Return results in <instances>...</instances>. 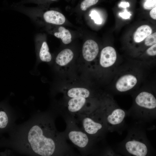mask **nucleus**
I'll return each mask as SVG.
<instances>
[{"mask_svg":"<svg viewBox=\"0 0 156 156\" xmlns=\"http://www.w3.org/2000/svg\"><path fill=\"white\" fill-rule=\"evenodd\" d=\"M118 151L125 156H155L150 146L143 139L136 136L128 139Z\"/></svg>","mask_w":156,"mask_h":156,"instance_id":"2","label":"nucleus"},{"mask_svg":"<svg viewBox=\"0 0 156 156\" xmlns=\"http://www.w3.org/2000/svg\"><path fill=\"white\" fill-rule=\"evenodd\" d=\"M116 53L113 47L108 46L104 48L101 51L100 63L104 68H107L112 66L116 59Z\"/></svg>","mask_w":156,"mask_h":156,"instance_id":"7","label":"nucleus"},{"mask_svg":"<svg viewBox=\"0 0 156 156\" xmlns=\"http://www.w3.org/2000/svg\"><path fill=\"white\" fill-rule=\"evenodd\" d=\"M125 115V112L123 109L116 108L107 115L105 120L109 128H114L122 124Z\"/></svg>","mask_w":156,"mask_h":156,"instance_id":"5","label":"nucleus"},{"mask_svg":"<svg viewBox=\"0 0 156 156\" xmlns=\"http://www.w3.org/2000/svg\"><path fill=\"white\" fill-rule=\"evenodd\" d=\"M147 53L150 56H155L156 55V44L152 46L147 50Z\"/></svg>","mask_w":156,"mask_h":156,"instance_id":"22","label":"nucleus"},{"mask_svg":"<svg viewBox=\"0 0 156 156\" xmlns=\"http://www.w3.org/2000/svg\"><path fill=\"white\" fill-rule=\"evenodd\" d=\"M55 36L61 39L63 42L65 44L70 43L71 41V35L69 31L62 26L58 28V32L54 33Z\"/></svg>","mask_w":156,"mask_h":156,"instance_id":"16","label":"nucleus"},{"mask_svg":"<svg viewBox=\"0 0 156 156\" xmlns=\"http://www.w3.org/2000/svg\"><path fill=\"white\" fill-rule=\"evenodd\" d=\"M98 1L97 0H84L81 4L80 8L83 11H85L88 8L96 4Z\"/></svg>","mask_w":156,"mask_h":156,"instance_id":"18","label":"nucleus"},{"mask_svg":"<svg viewBox=\"0 0 156 156\" xmlns=\"http://www.w3.org/2000/svg\"><path fill=\"white\" fill-rule=\"evenodd\" d=\"M43 18L48 23L57 25H61L65 21V18L61 13L53 10L47 11L44 13Z\"/></svg>","mask_w":156,"mask_h":156,"instance_id":"11","label":"nucleus"},{"mask_svg":"<svg viewBox=\"0 0 156 156\" xmlns=\"http://www.w3.org/2000/svg\"><path fill=\"white\" fill-rule=\"evenodd\" d=\"M99 51L97 43L92 40L86 41L82 48V54L84 59L87 61L93 60L96 57Z\"/></svg>","mask_w":156,"mask_h":156,"instance_id":"8","label":"nucleus"},{"mask_svg":"<svg viewBox=\"0 0 156 156\" xmlns=\"http://www.w3.org/2000/svg\"><path fill=\"white\" fill-rule=\"evenodd\" d=\"M35 116L15 125L7 138L0 140V145L30 149L41 156H51L54 153L57 136L51 120Z\"/></svg>","mask_w":156,"mask_h":156,"instance_id":"1","label":"nucleus"},{"mask_svg":"<svg viewBox=\"0 0 156 156\" xmlns=\"http://www.w3.org/2000/svg\"><path fill=\"white\" fill-rule=\"evenodd\" d=\"M152 30L148 25H143L139 27L135 32L133 36L134 41L140 42L151 34Z\"/></svg>","mask_w":156,"mask_h":156,"instance_id":"13","label":"nucleus"},{"mask_svg":"<svg viewBox=\"0 0 156 156\" xmlns=\"http://www.w3.org/2000/svg\"><path fill=\"white\" fill-rule=\"evenodd\" d=\"M150 14L152 18L155 20L156 19V7L151 10Z\"/></svg>","mask_w":156,"mask_h":156,"instance_id":"24","label":"nucleus"},{"mask_svg":"<svg viewBox=\"0 0 156 156\" xmlns=\"http://www.w3.org/2000/svg\"><path fill=\"white\" fill-rule=\"evenodd\" d=\"M82 122L84 131L90 135L97 134L103 127V125L100 121L90 117L84 118Z\"/></svg>","mask_w":156,"mask_h":156,"instance_id":"9","label":"nucleus"},{"mask_svg":"<svg viewBox=\"0 0 156 156\" xmlns=\"http://www.w3.org/2000/svg\"><path fill=\"white\" fill-rule=\"evenodd\" d=\"M39 57L43 62H49L52 58L51 55L49 51V48L47 43L44 42L39 52Z\"/></svg>","mask_w":156,"mask_h":156,"instance_id":"17","label":"nucleus"},{"mask_svg":"<svg viewBox=\"0 0 156 156\" xmlns=\"http://www.w3.org/2000/svg\"><path fill=\"white\" fill-rule=\"evenodd\" d=\"M68 96L71 98H83L88 97L90 94L89 91L87 89L82 88H75L68 91Z\"/></svg>","mask_w":156,"mask_h":156,"instance_id":"15","label":"nucleus"},{"mask_svg":"<svg viewBox=\"0 0 156 156\" xmlns=\"http://www.w3.org/2000/svg\"><path fill=\"white\" fill-rule=\"evenodd\" d=\"M156 43V32L151 34L146 38L145 44L147 46H152Z\"/></svg>","mask_w":156,"mask_h":156,"instance_id":"19","label":"nucleus"},{"mask_svg":"<svg viewBox=\"0 0 156 156\" xmlns=\"http://www.w3.org/2000/svg\"><path fill=\"white\" fill-rule=\"evenodd\" d=\"M89 16L91 17V18L94 21L95 23L99 25L101 24L102 19L99 14L96 10L92 11Z\"/></svg>","mask_w":156,"mask_h":156,"instance_id":"20","label":"nucleus"},{"mask_svg":"<svg viewBox=\"0 0 156 156\" xmlns=\"http://www.w3.org/2000/svg\"><path fill=\"white\" fill-rule=\"evenodd\" d=\"M136 104L139 107L148 110H153L156 107V99L151 93L142 92L139 93L135 99Z\"/></svg>","mask_w":156,"mask_h":156,"instance_id":"4","label":"nucleus"},{"mask_svg":"<svg viewBox=\"0 0 156 156\" xmlns=\"http://www.w3.org/2000/svg\"><path fill=\"white\" fill-rule=\"evenodd\" d=\"M156 6V0H146L144 3L143 7L144 9L146 10L152 9Z\"/></svg>","mask_w":156,"mask_h":156,"instance_id":"21","label":"nucleus"},{"mask_svg":"<svg viewBox=\"0 0 156 156\" xmlns=\"http://www.w3.org/2000/svg\"><path fill=\"white\" fill-rule=\"evenodd\" d=\"M119 15L123 19H127L130 18L131 14L125 9L123 12L119 13Z\"/></svg>","mask_w":156,"mask_h":156,"instance_id":"23","label":"nucleus"},{"mask_svg":"<svg viewBox=\"0 0 156 156\" xmlns=\"http://www.w3.org/2000/svg\"><path fill=\"white\" fill-rule=\"evenodd\" d=\"M118 6L120 7L126 8L127 7H129V4L128 2H121L119 4Z\"/></svg>","mask_w":156,"mask_h":156,"instance_id":"25","label":"nucleus"},{"mask_svg":"<svg viewBox=\"0 0 156 156\" xmlns=\"http://www.w3.org/2000/svg\"><path fill=\"white\" fill-rule=\"evenodd\" d=\"M137 79L134 75L128 74L121 77L116 84V89L120 92H126L131 89L136 85Z\"/></svg>","mask_w":156,"mask_h":156,"instance_id":"6","label":"nucleus"},{"mask_svg":"<svg viewBox=\"0 0 156 156\" xmlns=\"http://www.w3.org/2000/svg\"><path fill=\"white\" fill-rule=\"evenodd\" d=\"M73 53L70 49L63 50L57 55L55 60L57 64L60 66L66 65L70 62L73 57Z\"/></svg>","mask_w":156,"mask_h":156,"instance_id":"12","label":"nucleus"},{"mask_svg":"<svg viewBox=\"0 0 156 156\" xmlns=\"http://www.w3.org/2000/svg\"><path fill=\"white\" fill-rule=\"evenodd\" d=\"M69 139L75 145L81 148H83L88 144L89 139L85 133L80 131L73 130L68 134Z\"/></svg>","mask_w":156,"mask_h":156,"instance_id":"10","label":"nucleus"},{"mask_svg":"<svg viewBox=\"0 0 156 156\" xmlns=\"http://www.w3.org/2000/svg\"><path fill=\"white\" fill-rule=\"evenodd\" d=\"M86 102L83 98H74L70 99L68 103V109L70 112H74L79 111L83 107Z\"/></svg>","mask_w":156,"mask_h":156,"instance_id":"14","label":"nucleus"},{"mask_svg":"<svg viewBox=\"0 0 156 156\" xmlns=\"http://www.w3.org/2000/svg\"><path fill=\"white\" fill-rule=\"evenodd\" d=\"M15 120L6 109L0 106V134L11 131L16 125Z\"/></svg>","mask_w":156,"mask_h":156,"instance_id":"3","label":"nucleus"}]
</instances>
